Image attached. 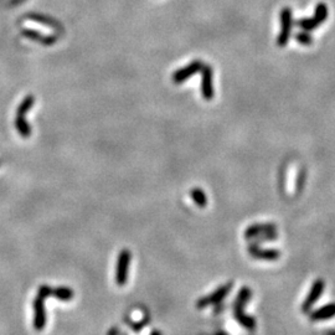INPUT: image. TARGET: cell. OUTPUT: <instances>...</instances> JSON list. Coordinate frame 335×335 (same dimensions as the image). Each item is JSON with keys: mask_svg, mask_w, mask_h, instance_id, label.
<instances>
[{"mask_svg": "<svg viewBox=\"0 0 335 335\" xmlns=\"http://www.w3.org/2000/svg\"><path fill=\"white\" fill-rule=\"evenodd\" d=\"M252 298V291L248 287H242L237 294V298L234 299V317L237 320L241 327L246 328L248 330L255 329L256 319L253 317L245 314V307L248 301Z\"/></svg>", "mask_w": 335, "mask_h": 335, "instance_id": "6da1fadb", "label": "cell"}, {"mask_svg": "<svg viewBox=\"0 0 335 335\" xmlns=\"http://www.w3.org/2000/svg\"><path fill=\"white\" fill-rule=\"evenodd\" d=\"M279 19H281V30H279L278 37H277V45L279 47H284L288 44L289 39H291L294 26L292 9L288 8V6L282 9L281 13H279Z\"/></svg>", "mask_w": 335, "mask_h": 335, "instance_id": "7a4b0ae2", "label": "cell"}, {"mask_svg": "<svg viewBox=\"0 0 335 335\" xmlns=\"http://www.w3.org/2000/svg\"><path fill=\"white\" fill-rule=\"evenodd\" d=\"M232 288H234V282H227L226 284L219 287V288H217L216 291L212 292L211 294L199 299V301L196 302V308H198V309H204V308L210 307V305L220 304V302H222L226 298L227 294L230 293V291H231Z\"/></svg>", "mask_w": 335, "mask_h": 335, "instance_id": "3957f363", "label": "cell"}, {"mask_svg": "<svg viewBox=\"0 0 335 335\" xmlns=\"http://www.w3.org/2000/svg\"><path fill=\"white\" fill-rule=\"evenodd\" d=\"M132 253L129 250L124 248L119 252L118 258H117V266H116V283L119 287L126 286L127 279H128V271L129 265H131Z\"/></svg>", "mask_w": 335, "mask_h": 335, "instance_id": "277c9868", "label": "cell"}, {"mask_svg": "<svg viewBox=\"0 0 335 335\" xmlns=\"http://www.w3.org/2000/svg\"><path fill=\"white\" fill-rule=\"evenodd\" d=\"M324 289H325L324 279L320 278V279H317V281H314L312 288L309 289V293L307 294L305 299L303 301V303H302V307H301L302 312L304 313V314H308V313L313 309V307H314V304L317 303L318 299L323 296Z\"/></svg>", "mask_w": 335, "mask_h": 335, "instance_id": "5b68a950", "label": "cell"}, {"mask_svg": "<svg viewBox=\"0 0 335 335\" xmlns=\"http://www.w3.org/2000/svg\"><path fill=\"white\" fill-rule=\"evenodd\" d=\"M37 294L45 299L49 298V297H54V298L64 302L71 301V299L75 297L73 291L71 288H68V287H56V288H51V287L46 286V284L40 286Z\"/></svg>", "mask_w": 335, "mask_h": 335, "instance_id": "8992f818", "label": "cell"}, {"mask_svg": "<svg viewBox=\"0 0 335 335\" xmlns=\"http://www.w3.org/2000/svg\"><path fill=\"white\" fill-rule=\"evenodd\" d=\"M201 95L204 100H211L214 98V71L209 65H204L201 68Z\"/></svg>", "mask_w": 335, "mask_h": 335, "instance_id": "52a82bcc", "label": "cell"}, {"mask_svg": "<svg viewBox=\"0 0 335 335\" xmlns=\"http://www.w3.org/2000/svg\"><path fill=\"white\" fill-rule=\"evenodd\" d=\"M34 328L36 330H42L46 327V308H45V298L37 294L34 299Z\"/></svg>", "mask_w": 335, "mask_h": 335, "instance_id": "ba28073f", "label": "cell"}, {"mask_svg": "<svg viewBox=\"0 0 335 335\" xmlns=\"http://www.w3.org/2000/svg\"><path fill=\"white\" fill-rule=\"evenodd\" d=\"M247 251L251 257L256 258V260L277 261L281 257V252L276 248H262L260 247V245H256V243H250Z\"/></svg>", "mask_w": 335, "mask_h": 335, "instance_id": "9c48e42d", "label": "cell"}, {"mask_svg": "<svg viewBox=\"0 0 335 335\" xmlns=\"http://www.w3.org/2000/svg\"><path fill=\"white\" fill-rule=\"evenodd\" d=\"M204 64L200 61H193L188 65V66L183 67L180 70L176 71L173 75V82L174 83H183L184 81H186L188 78H190L191 76L196 75L198 72H200L201 68H202Z\"/></svg>", "mask_w": 335, "mask_h": 335, "instance_id": "30bf717a", "label": "cell"}, {"mask_svg": "<svg viewBox=\"0 0 335 335\" xmlns=\"http://www.w3.org/2000/svg\"><path fill=\"white\" fill-rule=\"evenodd\" d=\"M21 35L26 39L31 40V41L39 42V44L45 45V46H50V45L55 44L57 41V36H52V35H45V34L40 33L34 29H24L21 31Z\"/></svg>", "mask_w": 335, "mask_h": 335, "instance_id": "8fae6325", "label": "cell"}, {"mask_svg": "<svg viewBox=\"0 0 335 335\" xmlns=\"http://www.w3.org/2000/svg\"><path fill=\"white\" fill-rule=\"evenodd\" d=\"M309 319L312 322H322V320L332 319L335 317V302L328 303V304L323 305V307L318 308L315 310H310Z\"/></svg>", "mask_w": 335, "mask_h": 335, "instance_id": "7c38bea8", "label": "cell"}, {"mask_svg": "<svg viewBox=\"0 0 335 335\" xmlns=\"http://www.w3.org/2000/svg\"><path fill=\"white\" fill-rule=\"evenodd\" d=\"M277 231V226L273 222H265V224H255L251 225L246 229L245 231V238L246 240H251V238L256 237L261 234H266V232Z\"/></svg>", "mask_w": 335, "mask_h": 335, "instance_id": "4fadbf2b", "label": "cell"}, {"mask_svg": "<svg viewBox=\"0 0 335 335\" xmlns=\"http://www.w3.org/2000/svg\"><path fill=\"white\" fill-rule=\"evenodd\" d=\"M26 19L35 21V23L42 24L44 26H46V28H49V29H52V30H60V29H61L60 24L57 23L55 19L49 18V16L41 15V14H29V15L26 16Z\"/></svg>", "mask_w": 335, "mask_h": 335, "instance_id": "5bb4252c", "label": "cell"}, {"mask_svg": "<svg viewBox=\"0 0 335 335\" xmlns=\"http://www.w3.org/2000/svg\"><path fill=\"white\" fill-rule=\"evenodd\" d=\"M190 196L194 200V202L196 204V206L201 207V209L206 207L207 199H206V195H205L204 190H201V189H199V188L193 189V190L190 191Z\"/></svg>", "mask_w": 335, "mask_h": 335, "instance_id": "9a60e30c", "label": "cell"}, {"mask_svg": "<svg viewBox=\"0 0 335 335\" xmlns=\"http://www.w3.org/2000/svg\"><path fill=\"white\" fill-rule=\"evenodd\" d=\"M328 14H329V11H328L327 4L318 3L317 6H315L314 16H313V19L317 21L318 25H322V24L328 19Z\"/></svg>", "mask_w": 335, "mask_h": 335, "instance_id": "2e32d148", "label": "cell"}, {"mask_svg": "<svg viewBox=\"0 0 335 335\" xmlns=\"http://www.w3.org/2000/svg\"><path fill=\"white\" fill-rule=\"evenodd\" d=\"M294 25L298 26V28L302 29V30L308 31V33L315 30V29L319 26L317 24V21H315L313 18H302V19H299V20L294 21Z\"/></svg>", "mask_w": 335, "mask_h": 335, "instance_id": "e0dca14e", "label": "cell"}, {"mask_svg": "<svg viewBox=\"0 0 335 335\" xmlns=\"http://www.w3.org/2000/svg\"><path fill=\"white\" fill-rule=\"evenodd\" d=\"M278 238V234L277 231H271L266 232V234H261L256 237L251 238V243H256V245H260V243L267 242V241H276Z\"/></svg>", "mask_w": 335, "mask_h": 335, "instance_id": "ac0fdd59", "label": "cell"}, {"mask_svg": "<svg viewBox=\"0 0 335 335\" xmlns=\"http://www.w3.org/2000/svg\"><path fill=\"white\" fill-rule=\"evenodd\" d=\"M294 39L297 42H299L301 45H304V46H309L310 44H313V37L308 31H299L294 35Z\"/></svg>", "mask_w": 335, "mask_h": 335, "instance_id": "d6986e66", "label": "cell"}, {"mask_svg": "<svg viewBox=\"0 0 335 335\" xmlns=\"http://www.w3.org/2000/svg\"><path fill=\"white\" fill-rule=\"evenodd\" d=\"M148 322H149V315H145L144 319L139 320V322L129 323V327H131L134 332H139L140 329H143V328L148 324Z\"/></svg>", "mask_w": 335, "mask_h": 335, "instance_id": "ffe728a7", "label": "cell"}, {"mask_svg": "<svg viewBox=\"0 0 335 335\" xmlns=\"http://www.w3.org/2000/svg\"><path fill=\"white\" fill-rule=\"evenodd\" d=\"M304 178H305L304 171H302V173H299L298 181H297V193L302 191V189H303V183H304Z\"/></svg>", "mask_w": 335, "mask_h": 335, "instance_id": "44dd1931", "label": "cell"}, {"mask_svg": "<svg viewBox=\"0 0 335 335\" xmlns=\"http://www.w3.org/2000/svg\"><path fill=\"white\" fill-rule=\"evenodd\" d=\"M322 335H335V329H324L322 332Z\"/></svg>", "mask_w": 335, "mask_h": 335, "instance_id": "7402d4cb", "label": "cell"}, {"mask_svg": "<svg viewBox=\"0 0 335 335\" xmlns=\"http://www.w3.org/2000/svg\"><path fill=\"white\" fill-rule=\"evenodd\" d=\"M150 335H163V333L159 332V330H153Z\"/></svg>", "mask_w": 335, "mask_h": 335, "instance_id": "603a6c76", "label": "cell"}, {"mask_svg": "<svg viewBox=\"0 0 335 335\" xmlns=\"http://www.w3.org/2000/svg\"><path fill=\"white\" fill-rule=\"evenodd\" d=\"M215 335H229L226 332H217Z\"/></svg>", "mask_w": 335, "mask_h": 335, "instance_id": "cb8c5ba5", "label": "cell"}, {"mask_svg": "<svg viewBox=\"0 0 335 335\" xmlns=\"http://www.w3.org/2000/svg\"><path fill=\"white\" fill-rule=\"evenodd\" d=\"M0 165H1V162H0Z\"/></svg>", "mask_w": 335, "mask_h": 335, "instance_id": "d4e9b609", "label": "cell"}]
</instances>
